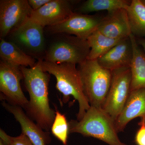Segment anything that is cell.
I'll list each match as a JSON object with an SVG mask.
<instances>
[{"instance_id": "6da1fadb", "label": "cell", "mask_w": 145, "mask_h": 145, "mask_svg": "<svg viewBox=\"0 0 145 145\" xmlns=\"http://www.w3.org/2000/svg\"><path fill=\"white\" fill-rule=\"evenodd\" d=\"M21 69L29 96L25 109L27 114L43 129L49 131L55 117V111L50 107L48 99L49 74L43 70L41 60L33 67H21Z\"/></svg>"}, {"instance_id": "7a4b0ae2", "label": "cell", "mask_w": 145, "mask_h": 145, "mask_svg": "<svg viewBox=\"0 0 145 145\" xmlns=\"http://www.w3.org/2000/svg\"><path fill=\"white\" fill-rule=\"evenodd\" d=\"M43 70L55 77L56 87L63 95V103H67L72 96L79 104L77 120L80 121L84 117L90 106L84 93L80 73L76 65L70 63L50 62L41 60Z\"/></svg>"}, {"instance_id": "3957f363", "label": "cell", "mask_w": 145, "mask_h": 145, "mask_svg": "<svg viewBox=\"0 0 145 145\" xmlns=\"http://www.w3.org/2000/svg\"><path fill=\"white\" fill-rule=\"evenodd\" d=\"M114 121L103 108L90 106L80 121L69 122V133L92 137L109 145H127L119 139Z\"/></svg>"}, {"instance_id": "277c9868", "label": "cell", "mask_w": 145, "mask_h": 145, "mask_svg": "<svg viewBox=\"0 0 145 145\" xmlns=\"http://www.w3.org/2000/svg\"><path fill=\"white\" fill-rule=\"evenodd\" d=\"M83 90L90 106L102 108L111 84L112 72L97 60L87 59L78 65Z\"/></svg>"}, {"instance_id": "5b68a950", "label": "cell", "mask_w": 145, "mask_h": 145, "mask_svg": "<svg viewBox=\"0 0 145 145\" xmlns=\"http://www.w3.org/2000/svg\"><path fill=\"white\" fill-rule=\"evenodd\" d=\"M89 50L87 40L66 36L50 45L46 53L44 61L79 65L87 59Z\"/></svg>"}, {"instance_id": "8992f818", "label": "cell", "mask_w": 145, "mask_h": 145, "mask_svg": "<svg viewBox=\"0 0 145 145\" xmlns=\"http://www.w3.org/2000/svg\"><path fill=\"white\" fill-rule=\"evenodd\" d=\"M111 72L110 88L102 108L115 121L130 93L131 75L130 67L118 69Z\"/></svg>"}, {"instance_id": "52a82bcc", "label": "cell", "mask_w": 145, "mask_h": 145, "mask_svg": "<svg viewBox=\"0 0 145 145\" xmlns=\"http://www.w3.org/2000/svg\"><path fill=\"white\" fill-rule=\"evenodd\" d=\"M24 75L21 67L1 61L0 91L1 98L6 100L10 105L25 109L29 101L22 90L21 80Z\"/></svg>"}, {"instance_id": "ba28073f", "label": "cell", "mask_w": 145, "mask_h": 145, "mask_svg": "<svg viewBox=\"0 0 145 145\" xmlns=\"http://www.w3.org/2000/svg\"><path fill=\"white\" fill-rule=\"evenodd\" d=\"M33 11L27 0H1V39H4L30 18Z\"/></svg>"}, {"instance_id": "9c48e42d", "label": "cell", "mask_w": 145, "mask_h": 145, "mask_svg": "<svg viewBox=\"0 0 145 145\" xmlns=\"http://www.w3.org/2000/svg\"><path fill=\"white\" fill-rule=\"evenodd\" d=\"M102 19L96 16L73 12L62 22L48 27V30L52 34H71L86 40L89 36L98 29Z\"/></svg>"}, {"instance_id": "30bf717a", "label": "cell", "mask_w": 145, "mask_h": 145, "mask_svg": "<svg viewBox=\"0 0 145 145\" xmlns=\"http://www.w3.org/2000/svg\"><path fill=\"white\" fill-rule=\"evenodd\" d=\"M44 27L29 18L11 33L13 39L21 46L33 54H38L44 48Z\"/></svg>"}, {"instance_id": "8fae6325", "label": "cell", "mask_w": 145, "mask_h": 145, "mask_svg": "<svg viewBox=\"0 0 145 145\" xmlns=\"http://www.w3.org/2000/svg\"><path fill=\"white\" fill-rule=\"evenodd\" d=\"M69 1L51 0L38 10L33 11L30 18L44 27L62 22L72 14Z\"/></svg>"}, {"instance_id": "7c38bea8", "label": "cell", "mask_w": 145, "mask_h": 145, "mask_svg": "<svg viewBox=\"0 0 145 145\" xmlns=\"http://www.w3.org/2000/svg\"><path fill=\"white\" fill-rule=\"evenodd\" d=\"M2 106L11 113L21 127L22 133L26 135L34 145H48L51 142L49 131H46L36 124L22 108L18 106L3 102Z\"/></svg>"}, {"instance_id": "4fadbf2b", "label": "cell", "mask_w": 145, "mask_h": 145, "mask_svg": "<svg viewBox=\"0 0 145 145\" xmlns=\"http://www.w3.org/2000/svg\"><path fill=\"white\" fill-rule=\"evenodd\" d=\"M98 30L112 39L121 40L129 37L132 32L126 9L109 12L102 19Z\"/></svg>"}, {"instance_id": "5bb4252c", "label": "cell", "mask_w": 145, "mask_h": 145, "mask_svg": "<svg viewBox=\"0 0 145 145\" xmlns=\"http://www.w3.org/2000/svg\"><path fill=\"white\" fill-rule=\"evenodd\" d=\"M138 117L145 118V88L131 91L123 110L114 121L117 132L123 131L130 121Z\"/></svg>"}, {"instance_id": "9a60e30c", "label": "cell", "mask_w": 145, "mask_h": 145, "mask_svg": "<svg viewBox=\"0 0 145 145\" xmlns=\"http://www.w3.org/2000/svg\"><path fill=\"white\" fill-rule=\"evenodd\" d=\"M132 57V44L129 37L123 39L97 60L101 66L112 71L130 67Z\"/></svg>"}, {"instance_id": "2e32d148", "label": "cell", "mask_w": 145, "mask_h": 145, "mask_svg": "<svg viewBox=\"0 0 145 145\" xmlns=\"http://www.w3.org/2000/svg\"><path fill=\"white\" fill-rule=\"evenodd\" d=\"M132 44L133 57L130 65L131 80V91L145 88V54L141 50L135 36H129Z\"/></svg>"}, {"instance_id": "e0dca14e", "label": "cell", "mask_w": 145, "mask_h": 145, "mask_svg": "<svg viewBox=\"0 0 145 145\" xmlns=\"http://www.w3.org/2000/svg\"><path fill=\"white\" fill-rule=\"evenodd\" d=\"M0 57L1 61L20 67L30 68L36 65V60L12 42L1 39Z\"/></svg>"}, {"instance_id": "ac0fdd59", "label": "cell", "mask_w": 145, "mask_h": 145, "mask_svg": "<svg viewBox=\"0 0 145 145\" xmlns=\"http://www.w3.org/2000/svg\"><path fill=\"white\" fill-rule=\"evenodd\" d=\"M122 40L123 39L119 40L109 38L97 29L87 39V41L90 48L87 59H98Z\"/></svg>"}, {"instance_id": "d6986e66", "label": "cell", "mask_w": 145, "mask_h": 145, "mask_svg": "<svg viewBox=\"0 0 145 145\" xmlns=\"http://www.w3.org/2000/svg\"><path fill=\"white\" fill-rule=\"evenodd\" d=\"M131 32L145 38V5L142 0H133L126 9Z\"/></svg>"}, {"instance_id": "ffe728a7", "label": "cell", "mask_w": 145, "mask_h": 145, "mask_svg": "<svg viewBox=\"0 0 145 145\" xmlns=\"http://www.w3.org/2000/svg\"><path fill=\"white\" fill-rule=\"evenodd\" d=\"M131 2L125 0H88L78 9V13H87L101 10L112 12L119 9H127Z\"/></svg>"}, {"instance_id": "44dd1931", "label": "cell", "mask_w": 145, "mask_h": 145, "mask_svg": "<svg viewBox=\"0 0 145 145\" xmlns=\"http://www.w3.org/2000/svg\"><path fill=\"white\" fill-rule=\"evenodd\" d=\"M55 117L51 127V131L54 137L64 145H67L69 133V125L66 117L55 109Z\"/></svg>"}, {"instance_id": "7402d4cb", "label": "cell", "mask_w": 145, "mask_h": 145, "mask_svg": "<svg viewBox=\"0 0 145 145\" xmlns=\"http://www.w3.org/2000/svg\"><path fill=\"white\" fill-rule=\"evenodd\" d=\"M0 140L7 145H34L28 137L22 133L17 137H11L1 129L0 130Z\"/></svg>"}, {"instance_id": "603a6c76", "label": "cell", "mask_w": 145, "mask_h": 145, "mask_svg": "<svg viewBox=\"0 0 145 145\" xmlns=\"http://www.w3.org/2000/svg\"><path fill=\"white\" fill-rule=\"evenodd\" d=\"M138 125L140 127L135 135V142L136 145H145V124L140 121Z\"/></svg>"}, {"instance_id": "cb8c5ba5", "label": "cell", "mask_w": 145, "mask_h": 145, "mask_svg": "<svg viewBox=\"0 0 145 145\" xmlns=\"http://www.w3.org/2000/svg\"><path fill=\"white\" fill-rule=\"evenodd\" d=\"M50 1L51 0H28V1L33 11H35L40 9Z\"/></svg>"}, {"instance_id": "d4e9b609", "label": "cell", "mask_w": 145, "mask_h": 145, "mask_svg": "<svg viewBox=\"0 0 145 145\" xmlns=\"http://www.w3.org/2000/svg\"><path fill=\"white\" fill-rule=\"evenodd\" d=\"M137 42L138 44L142 47L145 54V38H142L139 39Z\"/></svg>"}, {"instance_id": "484cf974", "label": "cell", "mask_w": 145, "mask_h": 145, "mask_svg": "<svg viewBox=\"0 0 145 145\" xmlns=\"http://www.w3.org/2000/svg\"><path fill=\"white\" fill-rule=\"evenodd\" d=\"M0 145H7L2 140H0Z\"/></svg>"}, {"instance_id": "4316f807", "label": "cell", "mask_w": 145, "mask_h": 145, "mask_svg": "<svg viewBox=\"0 0 145 145\" xmlns=\"http://www.w3.org/2000/svg\"><path fill=\"white\" fill-rule=\"evenodd\" d=\"M141 121L143 122V123H144L145 124V118H141Z\"/></svg>"}, {"instance_id": "83f0119b", "label": "cell", "mask_w": 145, "mask_h": 145, "mask_svg": "<svg viewBox=\"0 0 145 145\" xmlns=\"http://www.w3.org/2000/svg\"><path fill=\"white\" fill-rule=\"evenodd\" d=\"M142 2L144 3L145 5V0H142Z\"/></svg>"}]
</instances>
